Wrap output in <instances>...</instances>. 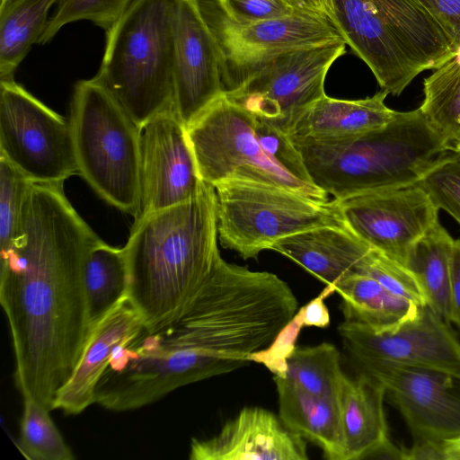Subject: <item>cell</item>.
I'll use <instances>...</instances> for the list:
<instances>
[{"instance_id": "cell-1", "label": "cell", "mask_w": 460, "mask_h": 460, "mask_svg": "<svg viewBox=\"0 0 460 460\" xmlns=\"http://www.w3.org/2000/svg\"><path fill=\"white\" fill-rule=\"evenodd\" d=\"M64 183L31 182L16 236L0 253V303L22 397L49 411L92 333L83 280L102 241L72 207Z\"/></svg>"}, {"instance_id": "cell-2", "label": "cell", "mask_w": 460, "mask_h": 460, "mask_svg": "<svg viewBox=\"0 0 460 460\" xmlns=\"http://www.w3.org/2000/svg\"><path fill=\"white\" fill-rule=\"evenodd\" d=\"M217 195L202 182L189 200L135 220L124 246L129 297L147 332L176 320L220 256Z\"/></svg>"}, {"instance_id": "cell-3", "label": "cell", "mask_w": 460, "mask_h": 460, "mask_svg": "<svg viewBox=\"0 0 460 460\" xmlns=\"http://www.w3.org/2000/svg\"><path fill=\"white\" fill-rule=\"evenodd\" d=\"M289 137L313 183L337 200L419 183L452 150L420 108L398 111L385 126L348 138Z\"/></svg>"}, {"instance_id": "cell-4", "label": "cell", "mask_w": 460, "mask_h": 460, "mask_svg": "<svg viewBox=\"0 0 460 460\" xmlns=\"http://www.w3.org/2000/svg\"><path fill=\"white\" fill-rule=\"evenodd\" d=\"M332 21L382 90L400 95L421 72L458 54L447 32L415 0H328Z\"/></svg>"}, {"instance_id": "cell-5", "label": "cell", "mask_w": 460, "mask_h": 460, "mask_svg": "<svg viewBox=\"0 0 460 460\" xmlns=\"http://www.w3.org/2000/svg\"><path fill=\"white\" fill-rule=\"evenodd\" d=\"M178 0H132L106 31L94 78L141 127L173 102L174 21Z\"/></svg>"}, {"instance_id": "cell-6", "label": "cell", "mask_w": 460, "mask_h": 460, "mask_svg": "<svg viewBox=\"0 0 460 460\" xmlns=\"http://www.w3.org/2000/svg\"><path fill=\"white\" fill-rule=\"evenodd\" d=\"M213 186L220 244L244 260L256 259L295 233L323 226L347 227L337 199L314 198L253 168H242Z\"/></svg>"}, {"instance_id": "cell-7", "label": "cell", "mask_w": 460, "mask_h": 460, "mask_svg": "<svg viewBox=\"0 0 460 460\" xmlns=\"http://www.w3.org/2000/svg\"><path fill=\"white\" fill-rule=\"evenodd\" d=\"M69 121L78 173L107 203L136 217L139 127L94 77L75 84Z\"/></svg>"}, {"instance_id": "cell-8", "label": "cell", "mask_w": 460, "mask_h": 460, "mask_svg": "<svg viewBox=\"0 0 460 460\" xmlns=\"http://www.w3.org/2000/svg\"><path fill=\"white\" fill-rule=\"evenodd\" d=\"M0 155L32 182L78 173L70 121L14 79L0 80Z\"/></svg>"}, {"instance_id": "cell-9", "label": "cell", "mask_w": 460, "mask_h": 460, "mask_svg": "<svg viewBox=\"0 0 460 460\" xmlns=\"http://www.w3.org/2000/svg\"><path fill=\"white\" fill-rule=\"evenodd\" d=\"M222 53L224 93L234 90L272 58L288 51L345 42L327 16L308 12L253 23H237L217 0H199ZM346 43V42H345Z\"/></svg>"}, {"instance_id": "cell-10", "label": "cell", "mask_w": 460, "mask_h": 460, "mask_svg": "<svg viewBox=\"0 0 460 460\" xmlns=\"http://www.w3.org/2000/svg\"><path fill=\"white\" fill-rule=\"evenodd\" d=\"M201 180L211 185L242 168H253L275 182L328 200L314 184L289 173L262 149L255 131V117L224 93L186 127Z\"/></svg>"}, {"instance_id": "cell-11", "label": "cell", "mask_w": 460, "mask_h": 460, "mask_svg": "<svg viewBox=\"0 0 460 460\" xmlns=\"http://www.w3.org/2000/svg\"><path fill=\"white\" fill-rule=\"evenodd\" d=\"M346 45L326 43L285 52L224 94L288 135L302 111L325 94L327 73Z\"/></svg>"}, {"instance_id": "cell-12", "label": "cell", "mask_w": 460, "mask_h": 460, "mask_svg": "<svg viewBox=\"0 0 460 460\" xmlns=\"http://www.w3.org/2000/svg\"><path fill=\"white\" fill-rule=\"evenodd\" d=\"M358 374L381 383L402 415L413 440L460 437V374L388 361L352 362Z\"/></svg>"}, {"instance_id": "cell-13", "label": "cell", "mask_w": 460, "mask_h": 460, "mask_svg": "<svg viewBox=\"0 0 460 460\" xmlns=\"http://www.w3.org/2000/svg\"><path fill=\"white\" fill-rule=\"evenodd\" d=\"M338 332L351 362L388 361L460 374V341L449 323L428 305H419L390 330L377 332L344 320Z\"/></svg>"}, {"instance_id": "cell-14", "label": "cell", "mask_w": 460, "mask_h": 460, "mask_svg": "<svg viewBox=\"0 0 460 460\" xmlns=\"http://www.w3.org/2000/svg\"><path fill=\"white\" fill-rule=\"evenodd\" d=\"M338 201L347 227L356 236L403 265L410 247L438 221L439 209L419 183Z\"/></svg>"}, {"instance_id": "cell-15", "label": "cell", "mask_w": 460, "mask_h": 460, "mask_svg": "<svg viewBox=\"0 0 460 460\" xmlns=\"http://www.w3.org/2000/svg\"><path fill=\"white\" fill-rule=\"evenodd\" d=\"M139 128V208L135 220L189 200L203 182L186 127L172 108Z\"/></svg>"}, {"instance_id": "cell-16", "label": "cell", "mask_w": 460, "mask_h": 460, "mask_svg": "<svg viewBox=\"0 0 460 460\" xmlns=\"http://www.w3.org/2000/svg\"><path fill=\"white\" fill-rule=\"evenodd\" d=\"M222 53L199 0H178L174 21L173 102L189 126L224 93Z\"/></svg>"}, {"instance_id": "cell-17", "label": "cell", "mask_w": 460, "mask_h": 460, "mask_svg": "<svg viewBox=\"0 0 460 460\" xmlns=\"http://www.w3.org/2000/svg\"><path fill=\"white\" fill-rule=\"evenodd\" d=\"M191 460H306L304 438L279 416L261 407H246L206 439L192 438Z\"/></svg>"}, {"instance_id": "cell-18", "label": "cell", "mask_w": 460, "mask_h": 460, "mask_svg": "<svg viewBox=\"0 0 460 460\" xmlns=\"http://www.w3.org/2000/svg\"><path fill=\"white\" fill-rule=\"evenodd\" d=\"M144 328L142 315L128 296L93 329L72 376L57 395L53 410L75 415L93 404L96 385L116 349Z\"/></svg>"}, {"instance_id": "cell-19", "label": "cell", "mask_w": 460, "mask_h": 460, "mask_svg": "<svg viewBox=\"0 0 460 460\" xmlns=\"http://www.w3.org/2000/svg\"><path fill=\"white\" fill-rule=\"evenodd\" d=\"M371 248L349 228L323 226L287 235L270 250L289 258L326 286L352 271Z\"/></svg>"}, {"instance_id": "cell-20", "label": "cell", "mask_w": 460, "mask_h": 460, "mask_svg": "<svg viewBox=\"0 0 460 460\" xmlns=\"http://www.w3.org/2000/svg\"><path fill=\"white\" fill-rule=\"evenodd\" d=\"M384 90L359 100H340L324 94L297 117L288 136L316 140H336L380 128L397 115L388 108Z\"/></svg>"}, {"instance_id": "cell-21", "label": "cell", "mask_w": 460, "mask_h": 460, "mask_svg": "<svg viewBox=\"0 0 460 460\" xmlns=\"http://www.w3.org/2000/svg\"><path fill=\"white\" fill-rule=\"evenodd\" d=\"M279 417L291 431L320 447L325 458L342 460L343 438L338 399L309 394L284 377H273Z\"/></svg>"}, {"instance_id": "cell-22", "label": "cell", "mask_w": 460, "mask_h": 460, "mask_svg": "<svg viewBox=\"0 0 460 460\" xmlns=\"http://www.w3.org/2000/svg\"><path fill=\"white\" fill-rule=\"evenodd\" d=\"M385 386L376 379L358 374L348 377L340 396L343 438L342 460H360L376 444L388 437L384 411Z\"/></svg>"}, {"instance_id": "cell-23", "label": "cell", "mask_w": 460, "mask_h": 460, "mask_svg": "<svg viewBox=\"0 0 460 460\" xmlns=\"http://www.w3.org/2000/svg\"><path fill=\"white\" fill-rule=\"evenodd\" d=\"M334 288L342 299L341 309L344 320L358 323L377 332L396 327L419 306L358 271L343 277Z\"/></svg>"}, {"instance_id": "cell-24", "label": "cell", "mask_w": 460, "mask_h": 460, "mask_svg": "<svg viewBox=\"0 0 460 460\" xmlns=\"http://www.w3.org/2000/svg\"><path fill=\"white\" fill-rule=\"evenodd\" d=\"M454 244L455 240L438 221L410 247L404 261L427 305L448 323Z\"/></svg>"}, {"instance_id": "cell-25", "label": "cell", "mask_w": 460, "mask_h": 460, "mask_svg": "<svg viewBox=\"0 0 460 460\" xmlns=\"http://www.w3.org/2000/svg\"><path fill=\"white\" fill-rule=\"evenodd\" d=\"M88 319L93 329L129 296V275L124 247L101 241L88 252L83 270Z\"/></svg>"}, {"instance_id": "cell-26", "label": "cell", "mask_w": 460, "mask_h": 460, "mask_svg": "<svg viewBox=\"0 0 460 460\" xmlns=\"http://www.w3.org/2000/svg\"><path fill=\"white\" fill-rule=\"evenodd\" d=\"M61 1H0V80L13 79L16 68L44 32L50 8Z\"/></svg>"}, {"instance_id": "cell-27", "label": "cell", "mask_w": 460, "mask_h": 460, "mask_svg": "<svg viewBox=\"0 0 460 460\" xmlns=\"http://www.w3.org/2000/svg\"><path fill=\"white\" fill-rule=\"evenodd\" d=\"M423 116L450 146L460 139V53L425 78Z\"/></svg>"}, {"instance_id": "cell-28", "label": "cell", "mask_w": 460, "mask_h": 460, "mask_svg": "<svg viewBox=\"0 0 460 460\" xmlns=\"http://www.w3.org/2000/svg\"><path fill=\"white\" fill-rule=\"evenodd\" d=\"M284 378L309 394L340 400L348 376L342 371L338 349L323 342L296 347L288 358Z\"/></svg>"}, {"instance_id": "cell-29", "label": "cell", "mask_w": 460, "mask_h": 460, "mask_svg": "<svg viewBox=\"0 0 460 460\" xmlns=\"http://www.w3.org/2000/svg\"><path fill=\"white\" fill-rule=\"evenodd\" d=\"M50 411L23 397L18 447L30 460H73L75 456L49 415Z\"/></svg>"}, {"instance_id": "cell-30", "label": "cell", "mask_w": 460, "mask_h": 460, "mask_svg": "<svg viewBox=\"0 0 460 460\" xmlns=\"http://www.w3.org/2000/svg\"><path fill=\"white\" fill-rule=\"evenodd\" d=\"M132 0H62L49 17L38 44H46L66 24L90 21L108 31L124 13Z\"/></svg>"}, {"instance_id": "cell-31", "label": "cell", "mask_w": 460, "mask_h": 460, "mask_svg": "<svg viewBox=\"0 0 460 460\" xmlns=\"http://www.w3.org/2000/svg\"><path fill=\"white\" fill-rule=\"evenodd\" d=\"M31 182L0 155V253L8 249L17 234Z\"/></svg>"}, {"instance_id": "cell-32", "label": "cell", "mask_w": 460, "mask_h": 460, "mask_svg": "<svg viewBox=\"0 0 460 460\" xmlns=\"http://www.w3.org/2000/svg\"><path fill=\"white\" fill-rule=\"evenodd\" d=\"M356 271L370 276L394 295L416 305H427L420 286L408 269L379 251L370 249Z\"/></svg>"}, {"instance_id": "cell-33", "label": "cell", "mask_w": 460, "mask_h": 460, "mask_svg": "<svg viewBox=\"0 0 460 460\" xmlns=\"http://www.w3.org/2000/svg\"><path fill=\"white\" fill-rule=\"evenodd\" d=\"M419 184L438 209L445 210L460 224V153H447Z\"/></svg>"}, {"instance_id": "cell-34", "label": "cell", "mask_w": 460, "mask_h": 460, "mask_svg": "<svg viewBox=\"0 0 460 460\" xmlns=\"http://www.w3.org/2000/svg\"><path fill=\"white\" fill-rule=\"evenodd\" d=\"M255 131L263 151L272 160L296 178L314 184L300 153L288 135L271 123L257 117H255Z\"/></svg>"}, {"instance_id": "cell-35", "label": "cell", "mask_w": 460, "mask_h": 460, "mask_svg": "<svg viewBox=\"0 0 460 460\" xmlns=\"http://www.w3.org/2000/svg\"><path fill=\"white\" fill-rule=\"evenodd\" d=\"M303 327L302 306L268 347L250 356V362L262 364L274 376L284 377L288 358L296 348V342Z\"/></svg>"}, {"instance_id": "cell-36", "label": "cell", "mask_w": 460, "mask_h": 460, "mask_svg": "<svg viewBox=\"0 0 460 460\" xmlns=\"http://www.w3.org/2000/svg\"><path fill=\"white\" fill-rule=\"evenodd\" d=\"M217 1L229 19L243 24L282 18L303 11L296 7L289 0Z\"/></svg>"}, {"instance_id": "cell-37", "label": "cell", "mask_w": 460, "mask_h": 460, "mask_svg": "<svg viewBox=\"0 0 460 460\" xmlns=\"http://www.w3.org/2000/svg\"><path fill=\"white\" fill-rule=\"evenodd\" d=\"M442 25L460 53V0H415Z\"/></svg>"}, {"instance_id": "cell-38", "label": "cell", "mask_w": 460, "mask_h": 460, "mask_svg": "<svg viewBox=\"0 0 460 460\" xmlns=\"http://www.w3.org/2000/svg\"><path fill=\"white\" fill-rule=\"evenodd\" d=\"M334 291L333 286H327L316 297L303 306L304 326L325 328L330 324V314L324 299Z\"/></svg>"}, {"instance_id": "cell-39", "label": "cell", "mask_w": 460, "mask_h": 460, "mask_svg": "<svg viewBox=\"0 0 460 460\" xmlns=\"http://www.w3.org/2000/svg\"><path fill=\"white\" fill-rule=\"evenodd\" d=\"M450 323L460 329V240H456L451 258Z\"/></svg>"}, {"instance_id": "cell-40", "label": "cell", "mask_w": 460, "mask_h": 460, "mask_svg": "<svg viewBox=\"0 0 460 460\" xmlns=\"http://www.w3.org/2000/svg\"><path fill=\"white\" fill-rule=\"evenodd\" d=\"M442 442L432 439L413 440L411 447H404L405 460H444Z\"/></svg>"}, {"instance_id": "cell-41", "label": "cell", "mask_w": 460, "mask_h": 460, "mask_svg": "<svg viewBox=\"0 0 460 460\" xmlns=\"http://www.w3.org/2000/svg\"><path fill=\"white\" fill-rule=\"evenodd\" d=\"M363 459L405 460L404 447H398L387 437L373 447Z\"/></svg>"}, {"instance_id": "cell-42", "label": "cell", "mask_w": 460, "mask_h": 460, "mask_svg": "<svg viewBox=\"0 0 460 460\" xmlns=\"http://www.w3.org/2000/svg\"><path fill=\"white\" fill-rule=\"evenodd\" d=\"M300 10L327 16L332 20V11L328 0H289Z\"/></svg>"}, {"instance_id": "cell-43", "label": "cell", "mask_w": 460, "mask_h": 460, "mask_svg": "<svg viewBox=\"0 0 460 460\" xmlns=\"http://www.w3.org/2000/svg\"><path fill=\"white\" fill-rule=\"evenodd\" d=\"M444 460H460V437L442 442Z\"/></svg>"}, {"instance_id": "cell-44", "label": "cell", "mask_w": 460, "mask_h": 460, "mask_svg": "<svg viewBox=\"0 0 460 460\" xmlns=\"http://www.w3.org/2000/svg\"><path fill=\"white\" fill-rule=\"evenodd\" d=\"M452 151L460 153V139L453 145Z\"/></svg>"}, {"instance_id": "cell-45", "label": "cell", "mask_w": 460, "mask_h": 460, "mask_svg": "<svg viewBox=\"0 0 460 460\" xmlns=\"http://www.w3.org/2000/svg\"><path fill=\"white\" fill-rule=\"evenodd\" d=\"M0 1H2V0H0Z\"/></svg>"}]
</instances>
